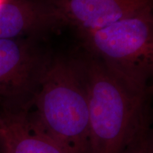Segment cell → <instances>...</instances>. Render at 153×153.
Listing matches in <instances>:
<instances>
[{
  "instance_id": "cell-1",
  "label": "cell",
  "mask_w": 153,
  "mask_h": 153,
  "mask_svg": "<svg viewBox=\"0 0 153 153\" xmlns=\"http://www.w3.org/2000/svg\"><path fill=\"white\" fill-rule=\"evenodd\" d=\"M76 56L87 92L89 153H122L135 131L150 121L152 94L133 90L85 51Z\"/></svg>"
},
{
  "instance_id": "cell-2",
  "label": "cell",
  "mask_w": 153,
  "mask_h": 153,
  "mask_svg": "<svg viewBox=\"0 0 153 153\" xmlns=\"http://www.w3.org/2000/svg\"><path fill=\"white\" fill-rule=\"evenodd\" d=\"M30 111L68 153H89L87 92L76 55L51 53Z\"/></svg>"
},
{
  "instance_id": "cell-3",
  "label": "cell",
  "mask_w": 153,
  "mask_h": 153,
  "mask_svg": "<svg viewBox=\"0 0 153 153\" xmlns=\"http://www.w3.org/2000/svg\"><path fill=\"white\" fill-rule=\"evenodd\" d=\"M77 34L83 51L99 59L133 90L151 93L152 5L106 27Z\"/></svg>"
},
{
  "instance_id": "cell-4",
  "label": "cell",
  "mask_w": 153,
  "mask_h": 153,
  "mask_svg": "<svg viewBox=\"0 0 153 153\" xmlns=\"http://www.w3.org/2000/svg\"><path fill=\"white\" fill-rule=\"evenodd\" d=\"M39 38L0 40V102L31 108L51 52Z\"/></svg>"
},
{
  "instance_id": "cell-5",
  "label": "cell",
  "mask_w": 153,
  "mask_h": 153,
  "mask_svg": "<svg viewBox=\"0 0 153 153\" xmlns=\"http://www.w3.org/2000/svg\"><path fill=\"white\" fill-rule=\"evenodd\" d=\"M55 30L94 31L152 5L153 0H44Z\"/></svg>"
},
{
  "instance_id": "cell-6",
  "label": "cell",
  "mask_w": 153,
  "mask_h": 153,
  "mask_svg": "<svg viewBox=\"0 0 153 153\" xmlns=\"http://www.w3.org/2000/svg\"><path fill=\"white\" fill-rule=\"evenodd\" d=\"M0 148L3 153H68L36 123L30 108L0 104Z\"/></svg>"
},
{
  "instance_id": "cell-7",
  "label": "cell",
  "mask_w": 153,
  "mask_h": 153,
  "mask_svg": "<svg viewBox=\"0 0 153 153\" xmlns=\"http://www.w3.org/2000/svg\"><path fill=\"white\" fill-rule=\"evenodd\" d=\"M53 30L44 0H7L0 6V40L40 38Z\"/></svg>"
},
{
  "instance_id": "cell-8",
  "label": "cell",
  "mask_w": 153,
  "mask_h": 153,
  "mask_svg": "<svg viewBox=\"0 0 153 153\" xmlns=\"http://www.w3.org/2000/svg\"><path fill=\"white\" fill-rule=\"evenodd\" d=\"M150 125V121L140 126L130 137L122 153H153Z\"/></svg>"
},
{
  "instance_id": "cell-9",
  "label": "cell",
  "mask_w": 153,
  "mask_h": 153,
  "mask_svg": "<svg viewBox=\"0 0 153 153\" xmlns=\"http://www.w3.org/2000/svg\"><path fill=\"white\" fill-rule=\"evenodd\" d=\"M150 141H151V145H152V148L153 149V131H152L150 132Z\"/></svg>"
},
{
  "instance_id": "cell-10",
  "label": "cell",
  "mask_w": 153,
  "mask_h": 153,
  "mask_svg": "<svg viewBox=\"0 0 153 153\" xmlns=\"http://www.w3.org/2000/svg\"><path fill=\"white\" fill-rule=\"evenodd\" d=\"M7 0H0V6L2 5L5 2V1H7Z\"/></svg>"
},
{
  "instance_id": "cell-11",
  "label": "cell",
  "mask_w": 153,
  "mask_h": 153,
  "mask_svg": "<svg viewBox=\"0 0 153 153\" xmlns=\"http://www.w3.org/2000/svg\"><path fill=\"white\" fill-rule=\"evenodd\" d=\"M151 92H152V95H153V85L151 86Z\"/></svg>"
},
{
  "instance_id": "cell-12",
  "label": "cell",
  "mask_w": 153,
  "mask_h": 153,
  "mask_svg": "<svg viewBox=\"0 0 153 153\" xmlns=\"http://www.w3.org/2000/svg\"><path fill=\"white\" fill-rule=\"evenodd\" d=\"M152 12H153V4H152Z\"/></svg>"
}]
</instances>
